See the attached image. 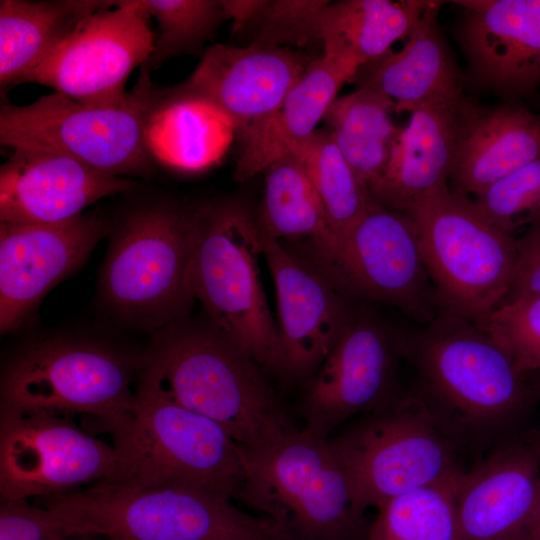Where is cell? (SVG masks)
I'll use <instances>...</instances> for the list:
<instances>
[{
  "label": "cell",
  "instance_id": "1",
  "mask_svg": "<svg viewBox=\"0 0 540 540\" xmlns=\"http://www.w3.org/2000/svg\"><path fill=\"white\" fill-rule=\"evenodd\" d=\"M137 384L212 419L242 446L295 429L262 368L212 325L180 319L161 328L140 357Z\"/></svg>",
  "mask_w": 540,
  "mask_h": 540
},
{
  "label": "cell",
  "instance_id": "2",
  "mask_svg": "<svg viewBox=\"0 0 540 540\" xmlns=\"http://www.w3.org/2000/svg\"><path fill=\"white\" fill-rule=\"evenodd\" d=\"M201 486L105 479L38 498L74 535L107 540H291L286 530Z\"/></svg>",
  "mask_w": 540,
  "mask_h": 540
},
{
  "label": "cell",
  "instance_id": "3",
  "mask_svg": "<svg viewBox=\"0 0 540 540\" xmlns=\"http://www.w3.org/2000/svg\"><path fill=\"white\" fill-rule=\"evenodd\" d=\"M403 355L417 375V391L458 438L503 431L534 395L501 344L448 311L403 328Z\"/></svg>",
  "mask_w": 540,
  "mask_h": 540
},
{
  "label": "cell",
  "instance_id": "4",
  "mask_svg": "<svg viewBox=\"0 0 540 540\" xmlns=\"http://www.w3.org/2000/svg\"><path fill=\"white\" fill-rule=\"evenodd\" d=\"M244 481L236 499L281 525L291 540H364L332 439L293 429L256 447L238 444Z\"/></svg>",
  "mask_w": 540,
  "mask_h": 540
},
{
  "label": "cell",
  "instance_id": "5",
  "mask_svg": "<svg viewBox=\"0 0 540 540\" xmlns=\"http://www.w3.org/2000/svg\"><path fill=\"white\" fill-rule=\"evenodd\" d=\"M193 215L191 289L211 325L247 353L263 371L280 375L282 351L259 277L260 231L237 201L206 203Z\"/></svg>",
  "mask_w": 540,
  "mask_h": 540
},
{
  "label": "cell",
  "instance_id": "6",
  "mask_svg": "<svg viewBox=\"0 0 540 540\" xmlns=\"http://www.w3.org/2000/svg\"><path fill=\"white\" fill-rule=\"evenodd\" d=\"M163 109L162 89L141 68L115 103H83L57 92L26 105L3 103L0 144L56 152L113 176H142L151 167L149 130Z\"/></svg>",
  "mask_w": 540,
  "mask_h": 540
},
{
  "label": "cell",
  "instance_id": "7",
  "mask_svg": "<svg viewBox=\"0 0 540 540\" xmlns=\"http://www.w3.org/2000/svg\"><path fill=\"white\" fill-rule=\"evenodd\" d=\"M457 439L416 391L364 414L332 439L344 467L355 514L463 470Z\"/></svg>",
  "mask_w": 540,
  "mask_h": 540
},
{
  "label": "cell",
  "instance_id": "8",
  "mask_svg": "<svg viewBox=\"0 0 540 540\" xmlns=\"http://www.w3.org/2000/svg\"><path fill=\"white\" fill-rule=\"evenodd\" d=\"M421 253L441 310L478 322L508 293L516 239L469 197L445 186L411 205Z\"/></svg>",
  "mask_w": 540,
  "mask_h": 540
},
{
  "label": "cell",
  "instance_id": "9",
  "mask_svg": "<svg viewBox=\"0 0 540 540\" xmlns=\"http://www.w3.org/2000/svg\"><path fill=\"white\" fill-rule=\"evenodd\" d=\"M139 365L140 358L92 340L38 341L5 368L1 405L88 415L114 437L131 419Z\"/></svg>",
  "mask_w": 540,
  "mask_h": 540
},
{
  "label": "cell",
  "instance_id": "10",
  "mask_svg": "<svg viewBox=\"0 0 540 540\" xmlns=\"http://www.w3.org/2000/svg\"><path fill=\"white\" fill-rule=\"evenodd\" d=\"M192 210L161 203L129 214L114 233L101 290L121 316L161 326L180 320L192 301Z\"/></svg>",
  "mask_w": 540,
  "mask_h": 540
},
{
  "label": "cell",
  "instance_id": "11",
  "mask_svg": "<svg viewBox=\"0 0 540 540\" xmlns=\"http://www.w3.org/2000/svg\"><path fill=\"white\" fill-rule=\"evenodd\" d=\"M112 444L115 479L193 484L233 499L244 481L237 442L223 427L137 383L131 419Z\"/></svg>",
  "mask_w": 540,
  "mask_h": 540
},
{
  "label": "cell",
  "instance_id": "12",
  "mask_svg": "<svg viewBox=\"0 0 540 540\" xmlns=\"http://www.w3.org/2000/svg\"><path fill=\"white\" fill-rule=\"evenodd\" d=\"M119 469L114 445L90 436L72 417L1 405V500L71 492L114 478Z\"/></svg>",
  "mask_w": 540,
  "mask_h": 540
},
{
  "label": "cell",
  "instance_id": "13",
  "mask_svg": "<svg viewBox=\"0 0 540 540\" xmlns=\"http://www.w3.org/2000/svg\"><path fill=\"white\" fill-rule=\"evenodd\" d=\"M324 273L344 295L393 306L412 324H428L441 311L415 222L372 199Z\"/></svg>",
  "mask_w": 540,
  "mask_h": 540
},
{
  "label": "cell",
  "instance_id": "14",
  "mask_svg": "<svg viewBox=\"0 0 540 540\" xmlns=\"http://www.w3.org/2000/svg\"><path fill=\"white\" fill-rule=\"evenodd\" d=\"M150 19L134 0L110 1L81 19L18 85L39 84L83 103L118 102L154 49Z\"/></svg>",
  "mask_w": 540,
  "mask_h": 540
},
{
  "label": "cell",
  "instance_id": "15",
  "mask_svg": "<svg viewBox=\"0 0 540 540\" xmlns=\"http://www.w3.org/2000/svg\"><path fill=\"white\" fill-rule=\"evenodd\" d=\"M403 328L367 308H351L332 351L301 405L304 429L328 438L345 420L383 409L403 392L397 386Z\"/></svg>",
  "mask_w": 540,
  "mask_h": 540
},
{
  "label": "cell",
  "instance_id": "16",
  "mask_svg": "<svg viewBox=\"0 0 540 540\" xmlns=\"http://www.w3.org/2000/svg\"><path fill=\"white\" fill-rule=\"evenodd\" d=\"M312 60L288 47L215 44L184 82L162 89L164 109L204 106L240 132L274 113Z\"/></svg>",
  "mask_w": 540,
  "mask_h": 540
},
{
  "label": "cell",
  "instance_id": "17",
  "mask_svg": "<svg viewBox=\"0 0 540 540\" xmlns=\"http://www.w3.org/2000/svg\"><path fill=\"white\" fill-rule=\"evenodd\" d=\"M107 231V221L83 214L53 224L0 223L1 332L17 328Z\"/></svg>",
  "mask_w": 540,
  "mask_h": 540
},
{
  "label": "cell",
  "instance_id": "18",
  "mask_svg": "<svg viewBox=\"0 0 540 540\" xmlns=\"http://www.w3.org/2000/svg\"><path fill=\"white\" fill-rule=\"evenodd\" d=\"M260 235L278 304L280 375L305 377L320 367L332 351L351 307L318 266L299 259L280 241Z\"/></svg>",
  "mask_w": 540,
  "mask_h": 540
},
{
  "label": "cell",
  "instance_id": "19",
  "mask_svg": "<svg viewBox=\"0 0 540 540\" xmlns=\"http://www.w3.org/2000/svg\"><path fill=\"white\" fill-rule=\"evenodd\" d=\"M134 183L56 152L15 148L0 168V223L69 221L95 201Z\"/></svg>",
  "mask_w": 540,
  "mask_h": 540
},
{
  "label": "cell",
  "instance_id": "20",
  "mask_svg": "<svg viewBox=\"0 0 540 540\" xmlns=\"http://www.w3.org/2000/svg\"><path fill=\"white\" fill-rule=\"evenodd\" d=\"M540 490V458L525 442L496 448L456 483L460 540H529Z\"/></svg>",
  "mask_w": 540,
  "mask_h": 540
},
{
  "label": "cell",
  "instance_id": "21",
  "mask_svg": "<svg viewBox=\"0 0 540 540\" xmlns=\"http://www.w3.org/2000/svg\"><path fill=\"white\" fill-rule=\"evenodd\" d=\"M455 3L465 8L461 44L480 80L512 92L540 82V0Z\"/></svg>",
  "mask_w": 540,
  "mask_h": 540
},
{
  "label": "cell",
  "instance_id": "22",
  "mask_svg": "<svg viewBox=\"0 0 540 540\" xmlns=\"http://www.w3.org/2000/svg\"><path fill=\"white\" fill-rule=\"evenodd\" d=\"M358 70L327 54L313 58L274 113L238 132L235 179L246 181L264 172L306 141L325 118L339 90L353 80Z\"/></svg>",
  "mask_w": 540,
  "mask_h": 540
},
{
  "label": "cell",
  "instance_id": "23",
  "mask_svg": "<svg viewBox=\"0 0 540 540\" xmlns=\"http://www.w3.org/2000/svg\"><path fill=\"white\" fill-rule=\"evenodd\" d=\"M460 112L459 101L427 104L410 112L383 174L369 190L375 203L405 212L448 186Z\"/></svg>",
  "mask_w": 540,
  "mask_h": 540
},
{
  "label": "cell",
  "instance_id": "24",
  "mask_svg": "<svg viewBox=\"0 0 540 540\" xmlns=\"http://www.w3.org/2000/svg\"><path fill=\"white\" fill-rule=\"evenodd\" d=\"M439 4L429 2L400 50L359 68L357 87L388 97L396 112L459 101L458 76L437 26Z\"/></svg>",
  "mask_w": 540,
  "mask_h": 540
},
{
  "label": "cell",
  "instance_id": "25",
  "mask_svg": "<svg viewBox=\"0 0 540 540\" xmlns=\"http://www.w3.org/2000/svg\"><path fill=\"white\" fill-rule=\"evenodd\" d=\"M540 158V120L521 108L469 113L460 121L449 188L474 197Z\"/></svg>",
  "mask_w": 540,
  "mask_h": 540
},
{
  "label": "cell",
  "instance_id": "26",
  "mask_svg": "<svg viewBox=\"0 0 540 540\" xmlns=\"http://www.w3.org/2000/svg\"><path fill=\"white\" fill-rule=\"evenodd\" d=\"M107 6L109 0H1V93L18 85L81 19Z\"/></svg>",
  "mask_w": 540,
  "mask_h": 540
},
{
  "label": "cell",
  "instance_id": "27",
  "mask_svg": "<svg viewBox=\"0 0 540 540\" xmlns=\"http://www.w3.org/2000/svg\"><path fill=\"white\" fill-rule=\"evenodd\" d=\"M430 1L347 0L324 8L320 20L323 54L358 69L408 36Z\"/></svg>",
  "mask_w": 540,
  "mask_h": 540
},
{
  "label": "cell",
  "instance_id": "28",
  "mask_svg": "<svg viewBox=\"0 0 540 540\" xmlns=\"http://www.w3.org/2000/svg\"><path fill=\"white\" fill-rule=\"evenodd\" d=\"M264 196L256 219L260 232L272 239H309L326 269L339 243L329 225L323 204L304 166L293 154L271 163L263 172Z\"/></svg>",
  "mask_w": 540,
  "mask_h": 540
},
{
  "label": "cell",
  "instance_id": "29",
  "mask_svg": "<svg viewBox=\"0 0 540 540\" xmlns=\"http://www.w3.org/2000/svg\"><path fill=\"white\" fill-rule=\"evenodd\" d=\"M394 111L388 97L357 87L337 98L324 118L325 128L368 192L383 174L402 131L391 118Z\"/></svg>",
  "mask_w": 540,
  "mask_h": 540
},
{
  "label": "cell",
  "instance_id": "30",
  "mask_svg": "<svg viewBox=\"0 0 540 540\" xmlns=\"http://www.w3.org/2000/svg\"><path fill=\"white\" fill-rule=\"evenodd\" d=\"M291 153L304 166L340 245L365 213L371 201L369 192L326 128L317 129Z\"/></svg>",
  "mask_w": 540,
  "mask_h": 540
},
{
  "label": "cell",
  "instance_id": "31",
  "mask_svg": "<svg viewBox=\"0 0 540 540\" xmlns=\"http://www.w3.org/2000/svg\"><path fill=\"white\" fill-rule=\"evenodd\" d=\"M459 475L387 501L364 540H460L455 496Z\"/></svg>",
  "mask_w": 540,
  "mask_h": 540
},
{
  "label": "cell",
  "instance_id": "32",
  "mask_svg": "<svg viewBox=\"0 0 540 540\" xmlns=\"http://www.w3.org/2000/svg\"><path fill=\"white\" fill-rule=\"evenodd\" d=\"M157 23L154 49L141 68L152 72L165 61L198 53L227 19L220 0H134Z\"/></svg>",
  "mask_w": 540,
  "mask_h": 540
},
{
  "label": "cell",
  "instance_id": "33",
  "mask_svg": "<svg viewBox=\"0 0 540 540\" xmlns=\"http://www.w3.org/2000/svg\"><path fill=\"white\" fill-rule=\"evenodd\" d=\"M327 0H262L255 14L233 31L245 44L305 47L321 43L320 20Z\"/></svg>",
  "mask_w": 540,
  "mask_h": 540
},
{
  "label": "cell",
  "instance_id": "34",
  "mask_svg": "<svg viewBox=\"0 0 540 540\" xmlns=\"http://www.w3.org/2000/svg\"><path fill=\"white\" fill-rule=\"evenodd\" d=\"M498 228L515 233L540 217V158L493 183L471 198Z\"/></svg>",
  "mask_w": 540,
  "mask_h": 540
},
{
  "label": "cell",
  "instance_id": "35",
  "mask_svg": "<svg viewBox=\"0 0 540 540\" xmlns=\"http://www.w3.org/2000/svg\"><path fill=\"white\" fill-rule=\"evenodd\" d=\"M475 323L506 349L521 376L540 371V295L501 305Z\"/></svg>",
  "mask_w": 540,
  "mask_h": 540
},
{
  "label": "cell",
  "instance_id": "36",
  "mask_svg": "<svg viewBox=\"0 0 540 540\" xmlns=\"http://www.w3.org/2000/svg\"><path fill=\"white\" fill-rule=\"evenodd\" d=\"M27 500H1L0 540H59L74 536L50 509Z\"/></svg>",
  "mask_w": 540,
  "mask_h": 540
},
{
  "label": "cell",
  "instance_id": "37",
  "mask_svg": "<svg viewBox=\"0 0 540 540\" xmlns=\"http://www.w3.org/2000/svg\"><path fill=\"white\" fill-rule=\"evenodd\" d=\"M515 239L517 257L514 273L501 305L540 295V217Z\"/></svg>",
  "mask_w": 540,
  "mask_h": 540
},
{
  "label": "cell",
  "instance_id": "38",
  "mask_svg": "<svg viewBox=\"0 0 540 540\" xmlns=\"http://www.w3.org/2000/svg\"><path fill=\"white\" fill-rule=\"evenodd\" d=\"M528 537L529 540H540V490L537 504L531 518Z\"/></svg>",
  "mask_w": 540,
  "mask_h": 540
},
{
  "label": "cell",
  "instance_id": "39",
  "mask_svg": "<svg viewBox=\"0 0 540 540\" xmlns=\"http://www.w3.org/2000/svg\"><path fill=\"white\" fill-rule=\"evenodd\" d=\"M530 377L529 387L532 390L534 396L540 399V371L530 373L525 377Z\"/></svg>",
  "mask_w": 540,
  "mask_h": 540
},
{
  "label": "cell",
  "instance_id": "40",
  "mask_svg": "<svg viewBox=\"0 0 540 540\" xmlns=\"http://www.w3.org/2000/svg\"><path fill=\"white\" fill-rule=\"evenodd\" d=\"M536 453H540V431H533L525 440Z\"/></svg>",
  "mask_w": 540,
  "mask_h": 540
},
{
  "label": "cell",
  "instance_id": "41",
  "mask_svg": "<svg viewBox=\"0 0 540 540\" xmlns=\"http://www.w3.org/2000/svg\"><path fill=\"white\" fill-rule=\"evenodd\" d=\"M59 540H106V538L98 535L84 534L79 536H73L70 538H64Z\"/></svg>",
  "mask_w": 540,
  "mask_h": 540
},
{
  "label": "cell",
  "instance_id": "42",
  "mask_svg": "<svg viewBox=\"0 0 540 540\" xmlns=\"http://www.w3.org/2000/svg\"><path fill=\"white\" fill-rule=\"evenodd\" d=\"M537 454H538V456H539V458H540V453H537Z\"/></svg>",
  "mask_w": 540,
  "mask_h": 540
}]
</instances>
